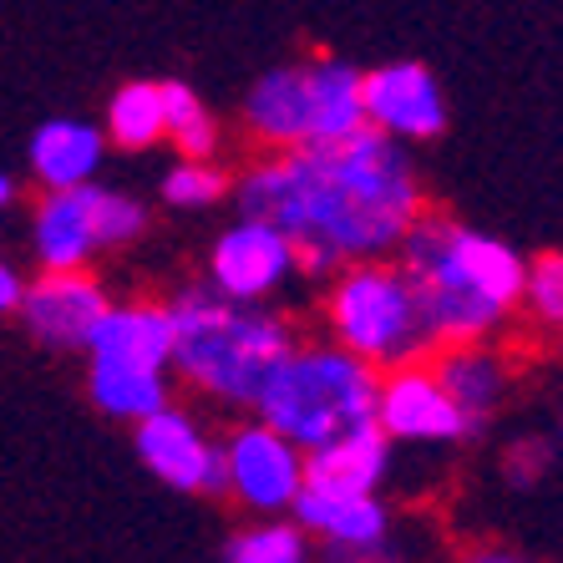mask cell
I'll return each mask as SVG.
<instances>
[{"instance_id":"cell-25","label":"cell","mask_w":563,"mask_h":563,"mask_svg":"<svg viewBox=\"0 0 563 563\" xmlns=\"http://www.w3.org/2000/svg\"><path fill=\"white\" fill-rule=\"evenodd\" d=\"M21 289H26V285H21V275H15L11 264L0 260V314L15 310V300H21Z\"/></svg>"},{"instance_id":"cell-6","label":"cell","mask_w":563,"mask_h":563,"mask_svg":"<svg viewBox=\"0 0 563 563\" xmlns=\"http://www.w3.org/2000/svg\"><path fill=\"white\" fill-rule=\"evenodd\" d=\"M330 330L335 345L361 355L371 371H391L432 355L437 341L421 320L411 285L396 264L355 260L330 289Z\"/></svg>"},{"instance_id":"cell-11","label":"cell","mask_w":563,"mask_h":563,"mask_svg":"<svg viewBox=\"0 0 563 563\" xmlns=\"http://www.w3.org/2000/svg\"><path fill=\"white\" fill-rule=\"evenodd\" d=\"M361 112L371 128L391 132L396 143H427L446 128L442 87L427 66L391 62L376 71H361Z\"/></svg>"},{"instance_id":"cell-15","label":"cell","mask_w":563,"mask_h":563,"mask_svg":"<svg viewBox=\"0 0 563 563\" xmlns=\"http://www.w3.org/2000/svg\"><path fill=\"white\" fill-rule=\"evenodd\" d=\"M391 467V437L376 421L305 452V487L314 493H376Z\"/></svg>"},{"instance_id":"cell-19","label":"cell","mask_w":563,"mask_h":563,"mask_svg":"<svg viewBox=\"0 0 563 563\" xmlns=\"http://www.w3.org/2000/svg\"><path fill=\"white\" fill-rule=\"evenodd\" d=\"M87 391L92 401L118 421H137L147 411H157L168 401V380L163 371H147V366H128V361H102L92 355V376H87Z\"/></svg>"},{"instance_id":"cell-2","label":"cell","mask_w":563,"mask_h":563,"mask_svg":"<svg viewBox=\"0 0 563 563\" xmlns=\"http://www.w3.org/2000/svg\"><path fill=\"white\" fill-rule=\"evenodd\" d=\"M396 254V269L407 275L411 300L437 345L487 341L523 300V254L503 239L462 229L446 213L421 209Z\"/></svg>"},{"instance_id":"cell-21","label":"cell","mask_w":563,"mask_h":563,"mask_svg":"<svg viewBox=\"0 0 563 563\" xmlns=\"http://www.w3.org/2000/svg\"><path fill=\"white\" fill-rule=\"evenodd\" d=\"M157 87H163V137H173L184 157H213L219 122L209 118V107L198 102V92L184 87V81H157Z\"/></svg>"},{"instance_id":"cell-22","label":"cell","mask_w":563,"mask_h":563,"mask_svg":"<svg viewBox=\"0 0 563 563\" xmlns=\"http://www.w3.org/2000/svg\"><path fill=\"white\" fill-rule=\"evenodd\" d=\"M305 553H310V543H305L300 523H260L223 543L229 563H300Z\"/></svg>"},{"instance_id":"cell-14","label":"cell","mask_w":563,"mask_h":563,"mask_svg":"<svg viewBox=\"0 0 563 563\" xmlns=\"http://www.w3.org/2000/svg\"><path fill=\"white\" fill-rule=\"evenodd\" d=\"M289 508H295V523L305 533L325 538L330 553H376L391 533V512L376 493H314V487L300 483Z\"/></svg>"},{"instance_id":"cell-4","label":"cell","mask_w":563,"mask_h":563,"mask_svg":"<svg viewBox=\"0 0 563 563\" xmlns=\"http://www.w3.org/2000/svg\"><path fill=\"white\" fill-rule=\"evenodd\" d=\"M254 411L310 452L376 421V371L341 345H289L254 396Z\"/></svg>"},{"instance_id":"cell-3","label":"cell","mask_w":563,"mask_h":563,"mask_svg":"<svg viewBox=\"0 0 563 563\" xmlns=\"http://www.w3.org/2000/svg\"><path fill=\"white\" fill-rule=\"evenodd\" d=\"M173 355L168 366L198 391L219 396L223 407H254L269 371L295 345L289 325L260 305L229 300L219 289H184L168 305Z\"/></svg>"},{"instance_id":"cell-9","label":"cell","mask_w":563,"mask_h":563,"mask_svg":"<svg viewBox=\"0 0 563 563\" xmlns=\"http://www.w3.org/2000/svg\"><path fill=\"white\" fill-rule=\"evenodd\" d=\"M137 432V457L147 462L153 477H163L178 493H198V498H223L229 493V477H223V446L194 427L188 411H178L173 401H163L157 411L132 421Z\"/></svg>"},{"instance_id":"cell-8","label":"cell","mask_w":563,"mask_h":563,"mask_svg":"<svg viewBox=\"0 0 563 563\" xmlns=\"http://www.w3.org/2000/svg\"><path fill=\"white\" fill-rule=\"evenodd\" d=\"M376 427L396 442H467L483 432V421H472L421 361L391 366L376 380Z\"/></svg>"},{"instance_id":"cell-5","label":"cell","mask_w":563,"mask_h":563,"mask_svg":"<svg viewBox=\"0 0 563 563\" xmlns=\"http://www.w3.org/2000/svg\"><path fill=\"white\" fill-rule=\"evenodd\" d=\"M244 122L269 147L335 143L366 122L361 112V71L345 62H289L264 71L244 97Z\"/></svg>"},{"instance_id":"cell-24","label":"cell","mask_w":563,"mask_h":563,"mask_svg":"<svg viewBox=\"0 0 563 563\" xmlns=\"http://www.w3.org/2000/svg\"><path fill=\"white\" fill-rule=\"evenodd\" d=\"M523 300L543 325H559L563 320V260L559 254H543L538 264H523Z\"/></svg>"},{"instance_id":"cell-13","label":"cell","mask_w":563,"mask_h":563,"mask_svg":"<svg viewBox=\"0 0 563 563\" xmlns=\"http://www.w3.org/2000/svg\"><path fill=\"white\" fill-rule=\"evenodd\" d=\"M295 269V250L279 234L275 223L264 219H244L234 229H223L219 244L209 254V289L229 295V300L260 305L264 295H275Z\"/></svg>"},{"instance_id":"cell-18","label":"cell","mask_w":563,"mask_h":563,"mask_svg":"<svg viewBox=\"0 0 563 563\" xmlns=\"http://www.w3.org/2000/svg\"><path fill=\"white\" fill-rule=\"evenodd\" d=\"M97 168H102V132L92 122L52 118L36 128V137H31V173H36L41 188L87 184Z\"/></svg>"},{"instance_id":"cell-10","label":"cell","mask_w":563,"mask_h":563,"mask_svg":"<svg viewBox=\"0 0 563 563\" xmlns=\"http://www.w3.org/2000/svg\"><path fill=\"white\" fill-rule=\"evenodd\" d=\"M223 477L244 508L279 512L305 483V452L289 437H279L269 421H250L223 442Z\"/></svg>"},{"instance_id":"cell-20","label":"cell","mask_w":563,"mask_h":563,"mask_svg":"<svg viewBox=\"0 0 563 563\" xmlns=\"http://www.w3.org/2000/svg\"><path fill=\"white\" fill-rule=\"evenodd\" d=\"M107 137L118 147H153L163 137V87L128 81L107 107Z\"/></svg>"},{"instance_id":"cell-17","label":"cell","mask_w":563,"mask_h":563,"mask_svg":"<svg viewBox=\"0 0 563 563\" xmlns=\"http://www.w3.org/2000/svg\"><path fill=\"white\" fill-rule=\"evenodd\" d=\"M432 376L446 386V396L467 411L472 421H487L498 411L503 391H508V371L483 341H457V345H437Z\"/></svg>"},{"instance_id":"cell-7","label":"cell","mask_w":563,"mask_h":563,"mask_svg":"<svg viewBox=\"0 0 563 563\" xmlns=\"http://www.w3.org/2000/svg\"><path fill=\"white\" fill-rule=\"evenodd\" d=\"M147 229V209L137 198L107 194L92 178L87 184L46 188L31 223V244L46 269H77L97 250H122Z\"/></svg>"},{"instance_id":"cell-16","label":"cell","mask_w":563,"mask_h":563,"mask_svg":"<svg viewBox=\"0 0 563 563\" xmlns=\"http://www.w3.org/2000/svg\"><path fill=\"white\" fill-rule=\"evenodd\" d=\"M81 351L102 355V361H128V366L168 371V355H173L168 305H107Z\"/></svg>"},{"instance_id":"cell-23","label":"cell","mask_w":563,"mask_h":563,"mask_svg":"<svg viewBox=\"0 0 563 563\" xmlns=\"http://www.w3.org/2000/svg\"><path fill=\"white\" fill-rule=\"evenodd\" d=\"M223 194H229V178L213 168L209 157H188L184 168H173L163 178V198H168L173 209H209Z\"/></svg>"},{"instance_id":"cell-1","label":"cell","mask_w":563,"mask_h":563,"mask_svg":"<svg viewBox=\"0 0 563 563\" xmlns=\"http://www.w3.org/2000/svg\"><path fill=\"white\" fill-rule=\"evenodd\" d=\"M239 213L275 223L300 269L330 275L335 264L396 254L421 213V184L407 147L361 122L335 143L279 147V157L244 173Z\"/></svg>"},{"instance_id":"cell-26","label":"cell","mask_w":563,"mask_h":563,"mask_svg":"<svg viewBox=\"0 0 563 563\" xmlns=\"http://www.w3.org/2000/svg\"><path fill=\"white\" fill-rule=\"evenodd\" d=\"M11 203H15V184H11V178H5V173H0V213L11 209Z\"/></svg>"},{"instance_id":"cell-12","label":"cell","mask_w":563,"mask_h":563,"mask_svg":"<svg viewBox=\"0 0 563 563\" xmlns=\"http://www.w3.org/2000/svg\"><path fill=\"white\" fill-rule=\"evenodd\" d=\"M107 305H112L107 289L77 264V269H46L36 285L21 289L15 310H21L26 330L41 345H52V351H81Z\"/></svg>"}]
</instances>
